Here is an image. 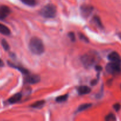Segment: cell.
<instances>
[{"label": "cell", "mask_w": 121, "mask_h": 121, "mask_svg": "<svg viewBox=\"0 0 121 121\" xmlns=\"http://www.w3.org/2000/svg\"><path fill=\"white\" fill-rule=\"evenodd\" d=\"M28 47L31 52L37 55H40L45 52V47L42 41L36 37L31 39Z\"/></svg>", "instance_id": "1"}, {"label": "cell", "mask_w": 121, "mask_h": 121, "mask_svg": "<svg viewBox=\"0 0 121 121\" xmlns=\"http://www.w3.org/2000/svg\"><path fill=\"white\" fill-rule=\"evenodd\" d=\"M97 56L94 53H88L84 54L81 58L83 65L87 68L92 67L97 61Z\"/></svg>", "instance_id": "2"}, {"label": "cell", "mask_w": 121, "mask_h": 121, "mask_svg": "<svg viewBox=\"0 0 121 121\" xmlns=\"http://www.w3.org/2000/svg\"><path fill=\"white\" fill-rule=\"evenodd\" d=\"M40 13L43 17L46 18H54L56 15V8L53 4H49L40 10Z\"/></svg>", "instance_id": "3"}, {"label": "cell", "mask_w": 121, "mask_h": 121, "mask_svg": "<svg viewBox=\"0 0 121 121\" xmlns=\"http://www.w3.org/2000/svg\"><path fill=\"white\" fill-rule=\"evenodd\" d=\"M121 63L111 61L106 66V70L111 74L116 75L119 74L121 72Z\"/></svg>", "instance_id": "4"}, {"label": "cell", "mask_w": 121, "mask_h": 121, "mask_svg": "<svg viewBox=\"0 0 121 121\" xmlns=\"http://www.w3.org/2000/svg\"><path fill=\"white\" fill-rule=\"evenodd\" d=\"M40 80V77L37 74H29V73L26 74L24 79L25 83L36 84L39 82Z\"/></svg>", "instance_id": "5"}, {"label": "cell", "mask_w": 121, "mask_h": 121, "mask_svg": "<svg viewBox=\"0 0 121 121\" xmlns=\"http://www.w3.org/2000/svg\"><path fill=\"white\" fill-rule=\"evenodd\" d=\"M11 13V9L8 6H0V20H4Z\"/></svg>", "instance_id": "6"}, {"label": "cell", "mask_w": 121, "mask_h": 121, "mask_svg": "<svg viewBox=\"0 0 121 121\" xmlns=\"http://www.w3.org/2000/svg\"><path fill=\"white\" fill-rule=\"evenodd\" d=\"M93 10V7L90 5L84 4L81 7V12L84 17L89 16Z\"/></svg>", "instance_id": "7"}, {"label": "cell", "mask_w": 121, "mask_h": 121, "mask_svg": "<svg viewBox=\"0 0 121 121\" xmlns=\"http://www.w3.org/2000/svg\"><path fill=\"white\" fill-rule=\"evenodd\" d=\"M108 59L111 61L121 63V58L120 57L119 54L115 52H113L110 53L108 56Z\"/></svg>", "instance_id": "8"}, {"label": "cell", "mask_w": 121, "mask_h": 121, "mask_svg": "<svg viewBox=\"0 0 121 121\" xmlns=\"http://www.w3.org/2000/svg\"><path fill=\"white\" fill-rule=\"evenodd\" d=\"M78 94L80 95H84L88 94L91 92V89L87 86H81L77 89Z\"/></svg>", "instance_id": "9"}, {"label": "cell", "mask_w": 121, "mask_h": 121, "mask_svg": "<svg viewBox=\"0 0 121 121\" xmlns=\"http://www.w3.org/2000/svg\"><path fill=\"white\" fill-rule=\"evenodd\" d=\"M22 98V95L20 93H17L16 94L12 96L8 100V102L10 104H14L17 103L18 102L20 101Z\"/></svg>", "instance_id": "10"}, {"label": "cell", "mask_w": 121, "mask_h": 121, "mask_svg": "<svg viewBox=\"0 0 121 121\" xmlns=\"http://www.w3.org/2000/svg\"><path fill=\"white\" fill-rule=\"evenodd\" d=\"M0 33L3 35H9L10 34V30L6 26L0 23Z\"/></svg>", "instance_id": "11"}, {"label": "cell", "mask_w": 121, "mask_h": 121, "mask_svg": "<svg viewBox=\"0 0 121 121\" xmlns=\"http://www.w3.org/2000/svg\"><path fill=\"white\" fill-rule=\"evenodd\" d=\"M8 64L9 65V66H11V67H14V68H15V69H17V70H19L20 71V72H21L23 74H26H26H27L29 73V72L28 71V70H27L26 69L24 68V67H20V66H15V65H14L13 63H10V62H8Z\"/></svg>", "instance_id": "12"}, {"label": "cell", "mask_w": 121, "mask_h": 121, "mask_svg": "<svg viewBox=\"0 0 121 121\" xmlns=\"http://www.w3.org/2000/svg\"><path fill=\"white\" fill-rule=\"evenodd\" d=\"M45 100H39V101H37L34 102L33 104H32L31 106L33 108H40L42 107L45 105Z\"/></svg>", "instance_id": "13"}, {"label": "cell", "mask_w": 121, "mask_h": 121, "mask_svg": "<svg viewBox=\"0 0 121 121\" xmlns=\"http://www.w3.org/2000/svg\"><path fill=\"white\" fill-rule=\"evenodd\" d=\"M91 106V104H82L80 106L78 107V109H77V112H81V111H84V110H86L87 109L90 108V106Z\"/></svg>", "instance_id": "14"}, {"label": "cell", "mask_w": 121, "mask_h": 121, "mask_svg": "<svg viewBox=\"0 0 121 121\" xmlns=\"http://www.w3.org/2000/svg\"><path fill=\"white\" fill-rule=\"evenodd\" d=\"M21 1L24 4L28 6H30V7H33L36 4V0H21Z\"/></svg>", "instance_id": "15"}, {"label": "cell", "mask_w": 121, "mask_h": 121, "mask_svg": "<svg viewBox=\"0 0 121 121\" xmlns=\"http://www.w3.org/2000/svg\"><path fill=\"white\" fill-rule=\"evenodd\" d=\"M68 98V94H65L64 95L59 96L56 99V101L57 102H63L66 101Z\"/></svg>", "instance_id": "16"}, {"label": "cell", "mask_w": 121, "mask_h": 121, "mask_svg": "<svg viewBox=\"0 0 121 121\" xmlns=\"http://www.w3.org/2000/svg\"><path fill=\"white\" fill-rule=\"evenodd\" d=\"M93 21L94 22V23L97 25V26L98 27H100V28H102L103 26H102V22L100 21V19L98 17L95 16L94 18H93Z\"/></svg>", "instance_id": "17"}, {"label": "cell", "mask_w": 121, "mask_h": 121, "mask_svg": "<svg viewBox=\"0 0 121 121\" xmlns=\"http://www.w3.org/2000/svg\"><path fill=\"white\" fill-rule=\"evenodd\" d=\"M105 120L106 121H116V118L115 117V115L113 114V113H110V114H109L106 117Z\"/></svg>", "instance_id": "18"}, {"label": "cell", "mask_w": 121, "mask_h": 121, "mask_svg": "<svg viewBox=\"0 0 121 121\" xmlns=\"http://www.w3.org/2000/svg\"><path fill=\"white\" fill-rule=\"evenodd\" d=\"M1 44H2V47L4 48L5 50L7 51L9 49V44H8V43L7 42V41H6L5 40H4V39H3V40H2V41H1Z\"/></svg>", "instance_id": "19"}, {"label": "cell", "mask_w": 121, "mask_h": 121, "mask_svg": "<svg viewBox=\"0 0 121 121\" xmlns=\"http://www.w3.org/2000/svg\"><path fill=\"white\" fill-rule=\"evenodd\" d=\"M68 37L70 39V40L72 41H74L75 40V37L74 33H72V32H70L68 33Z\"/></svg>", "instance_id": "20"}, {"label": "cell", "mask_w": 121, "mask_h": 121, "mask_svg": "<svg viewBox=\"0 0 121 121\" xmlns=\"http://www.w3.org/2000/svg\"><path fill=\"white\" fill-rule=\"evenodd\" d=\"M79 37H80L81 40H83V41H85V42H88V39L87 38V37H85L84 34H82V33H79Z\"/></svg>", "instance_id": "21"}, {"label": "cell", "mask_w": 121, "mask_h": 121, "mask_svg": "<svg viewBox=\"0 0 121 121\" xmlns=\"http://www.w3.org/2000/svg\"><path fill=\"white\" fill-rule=\"evenodd\" d=\"M113 108L116 112L119 111L121 109V105L119 104H116L113 105Z\"/></svg>", "instance_id": "22"}, {"label": "cell", "mask_w": 121, "mask_h": 121, "mask_svg": "<svg viewBox=\"0 0 121 121\" xmlns=\"http://www.w3.org/2000/svg\"><path fill=\"white\" fill-rule=\"evenodd\" d=\"M96 69L97 70V71H100V70H102V67H101V66H96Z\"/></svg>", "instance_id": "23"}, {"label": "cell", "mask_w": 121, "mask_h": 121, "mask_svg": "<svg viewBox=\"0 0 121 121\" xmlns=\"http://www.w3.org/2000/svg\"><path fill=\"white\" fill-rule=\"evenodd\" d=\"M97 80H93L92 82H91V85H93H93H96V84H97Z\"/></svg>", "instance_id": "24"}, {"label": "cell", "mask_w": 121, "mask_h": 121, "mask_svg": "<svg viewBox=\"0 0 121 121\" xmlns=\"http://www.w3.org/2000/svg\"><path fill=\"white\" fill-rule=\"evenodd\" d=\"M4 66V63L3 61L0 59V67H3Z\"/></svg>", "instance_id": "25"}]
</instances>
